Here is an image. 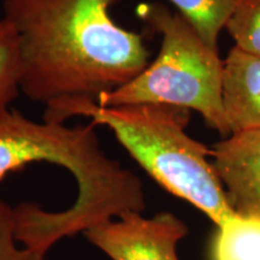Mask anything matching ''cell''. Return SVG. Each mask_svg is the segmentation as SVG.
<instances>
[{
    "instance_id": "obj_1",
    "label": "cell",
    "mask_w": 260,
    "mask_h": 260,
    "mask_svg": "<svg viewBox=\"0 0 260 260\" xmlns=\"http://www.w3.org/2000/svg\"><path fill=\"white\" fill-rule=\"evenodd\" d=\"M118 0H3L22 58L21 92L46 109L121 88L149 64L144 39L113 21Z\"/></svg>"
},
{
    "instance_id": "obj_2",
    "label": "cell",
    "mask_w": 260,
    "mask_h": 260,
    "mask_svg": "<svg viewBox=\"0 0 260 260\" xmlns=\"http://www.w3.org/2000/svg\"><path fill=\"white\" fill-rule=\"evenodd\" d=\"M32 161H48L70 171L79 194L73 206L48 212L32 203L15 210V234L27 248L47 253L61 237L146 207L141 181L106 155L94 124L67 126L35 122L18 111L0 118V180Z\"/></svg>"
},
{
    "instance_id": "obj_3",
    "label": "cell",
    "mask_w": 260,
    "mask_h": 260,
    "mask_svg": "<svg viewBox=\"0 0 260 260\" xmlns=\"http://www.w3.org/2000/svg\"><path fill=\"white\" fill-rule=\"evenodd\" d=\"M84 116L106 125L128 153L171 194L200 210L216 225L232 217L225 190L212 160V149L186 133L190 111L164 104L105 107L81 100L46 109L45 122L63 123Z\"/></svg>"
},
{
    "instance_id": "obj_4",
    "label": "cell",
    "mask_w": 260,
    "mask_h": 260,
    "mask_svg": "<svg viewBox=\"0 0 260 260\" xmlns=\"http://www.w3.org/2000/svg\"><path fill=\"white\" fill-rule=\"evenodd\" d=\"M138 15L161 35L160 51L138 76L100 96L98 105L182 107L200 113L222 135H230L223 105V60L218 51L207 46L180 12H171L165 5L140 4Z\"/></svg>"
},
{
    "instance_id": "obj_5",
    "label": "cell",
    "mask_w": 260,
    "mask_h": 260,
    "mask_svg": "<svg viewBox=\"0 0 260 260\" xmlns=\"http://www.w3.org/2000/svg\"><path fill=\"white\" fill-rule=\"evenodd\" d=\"M117 218L83 233L112 260H180L176 247L186 237L188 228L175 214L161 212L146 218L129 211Z\"/></svg>"
},
{
    "instance_id": "obj_6",
    "label": "cell",
    "mask_w": 260,
    "mask_h": 260,
    "mask_svg": "<svg viewBox=\"0 0 260 260\" xmlns=\"http://www.w3.org/2000/svg\"><path fill=\"white\" fill-rule=\"evenodd\" d=\"M211 158L234 212L260 218V128L232 133Z\"/></svg>"
},
{
    "instance_id": "obj_7",
    "label": "cell",
    "mask_w": 260,
    "mask_h": 260,
    "mask_svg": "<svg viewBox=\"0 0 260 260\" xmlns=\"http://www.w3.org/2000/svg\"><path fill=\"white\" fill-rule=\"evenodd\" d=\"M223 105L230 134L260 128V57L234 46L223 60Z\"/></svg>"
},
{
    "instance_id": "obj_8",
    "label": "cell",
    "mask_w": 260,
    "mask_h": 260,
    "mask_svg": "<svg viewBox=\"0 0 260 260\" xmlns=\"http://www.w3.org/2000/svg\"><path fill=\"white\" fill-rule=\"evenodd\" d=\"M211 260H260V218L234 213L216 225Z\"/></svg>"
},
{
    "instance_id": "obj_9",
    "label": "cell",
    "mask_w": 260,
    "mask_h": 260,
    "mask_svg": "<svg viewBox=\"0 0 260 260\" xmlns=\"http://www.w3.org/2000/svg\"><path fill=\"white\" fill-rule=\"evenodd\" d=\"M205 44L218 51V38L235 10L237 0H170Z\"/></svg>"
},
{
    "instance_id": "obj_10",
    "label": "cell",
    "mask_w": 260,
    "mask_h": 260,
    "mask_svg": "<svg viewBox=\"0 0 260 260\" xmlns=\"http://www.w3.org/2000/svg\"><path fill=\"white\" fill-rule=\"evenodd\" d=\"M22 58L18 37L4 18H0V118L11 111L10 105L21 92Z\"/></svg>"
},
{
    "instance_id": "obj_11",
    "label": "cell",
    "mask_w": 260,
    "mask_h": 260,
    "mask_svg": "<svg viewBox=\"0 0 260 260\" xmlns=\"http://www.w3.org/2000/svg\"><path fill=\"white\" fill-rule=\"evenodd\" d=\"M225 29L237 48L260 57V0H237Z\"/></svg>"
},
{
    "instance_id": "obj_12",
    "label": "cell",
    "mask_w": 260,
    "mask_h": 260,
    "mask_svg": "<svg viewBox=\"0 0 260 260\" xmlns=\"http://www.w3.org/2000/svg\"><path fill=\"white\" fill-rule=\"evenodd\" d=\"M15 234V210L0 200V260H47L46 253L18 247Z\"/></svg>"
}]
</instances>
